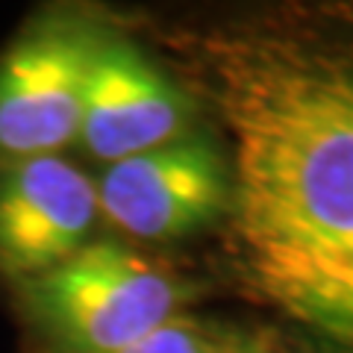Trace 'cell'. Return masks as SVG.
I'll return each mask as SVG.
<instances>
[{"label":"cell","mask_w":353,"mask_h":353,"mask_svg":"<svg viewBox=\"0 0 353 353\" xmlns=\"http://www.w3.org/2000/svg\"><path fill=\"white\" fill-rule=\"evenodd\" d=\"M97 48L83 27L44 24L0 57V165L57 157L77 141Z\"/></svg>","instance_id":"cell-3"},{"label":"cell","mask_w":353,"mask_h":353,"mask_svg":"<svg viewBox=\"0 0 353 353\" xmlns=\"http://www.w3.org/2000/svg\"><path fill=\"white\" fill-rule=\"evenodd\" d=\"M97 189L62 157H32L0 168V271L36 280L88 245Z\"/></svg>","instance_id":"cell-5"},{"label":"cell","mask_w":353,"mask_h":353,"mask_svg":"<svg viewBox=\"0 0 353 353\" xmlns=\"http://www.w3.org/2000/svg\"><path fill=\"white\" fill-rule=\"evenodd\" d=\"M192 118L185 94L124 41H101L83 92L77 141L106 165L183 139Z\"/></svg>","instance_id":"cell-6"},{"label":"cell","mask_w":353,"mask_h":353,"mask_svg":"<svg viewBox=\"0 0 353 353\" xmlns=\"http://www.w3.org/2000/svg\"><path fill=\"white\" fill-rule=\"evenodd\" d=\"M97 209L141 241L189 236L215 224L233 203V180L206 139H176L139 157L106 165Z\"/></svg>","instance_id":"cell-4"},{"label":"cell","mask_w":353,"mask_h":353,"mask_svg":"<svg viewBox=\"0 0 353 353\" xmlns=\"http://www.w3.org/2000/svg\"><path fill=\"white\" fill-rule=\"evenodd\" d=\"M233 218L256 289L353 353V12L283 30L236 136Z\"/></svg>","instance_id":"cell-1"},{"label":"cell","mask_w":353,"mask_h":353,"mask_svg":"<svg viewBox=\"0 0 353 353\" xmlns=\"http://www.w3.org/2000/svg\"><path fill=\"white\" fill-rule=\"evenodd\" d=\"M27 306L68 353H112L176 318L183 285L118 241H88L68 262L24 283Z\"/></svg>","instance_id":"cell-2"},{"label":"cell","mask_w":353,"mask_h":353,"mask_svg":"<svg viewBox=\"0 0 353 353\" xmlns=\"http://www.w3.org/2000/svg\"><path fill=\"white\" fill-rule=\"evenodd\" d=\"M112 353H233L224 341L215 339L206 327L176 315L174 321L162 324L159 330L141 336L127 347H118Z\"/></svg>","instance_id":"cell-7"}]
</instances>
